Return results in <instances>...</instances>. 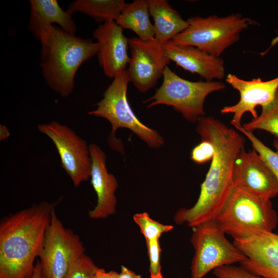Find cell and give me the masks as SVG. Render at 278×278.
Wrapping results in <instances>:
<instances>
[{"mask_svg": "<svg viewBox=\"0 0 278 278\" xmlns=\"http://www.w3.org/2000/svg\"><path fill=\"white\" fill-rule=\"evenodd\" d=\"M197 122V133L213 144L215 153L196 202L180 208L173 217L176 224L191 228L215 220L221 211L234 188V165L245 143L237 131L214 117L204 116Z\"/></svg>", "mask_w": 278, "mask_h": 278, "instance_id": "obj_1", "label": "cell"}, {"mask_svg": "<svg viewBox=\"0 0 278 278\" xmlns=\"http://www.w3.org/2000/svg\"><path fill=\"white\" fill-rule=\"evenodd\" d=\"M42 201L0 221V278H32L53 211L62 200Z\"/></svg>", "mask_w": 278, "mask_h": 278, "instance_id": "obj_2", "label": "cell"}, {"mask_svg": "<svg viewBox=\"0 0 278 278\" xmlns=\"http://www.w3.org/2000/svg\"><path fill=\"white\" fill-rule=\"evenodd\" d=\"M40 41V66L44 80L61 96H69L80 66L97 54V43L55 25L47 29Z\"/></svg>", "mask_w": 278, "mask_h": 278, "instance_id": "obj_3", "label": "cell"}, {"mask_svg": "<svg viewBox=\"0 0 278 278\" xmlns=\"http://www.w3.org/2000/svg\"><path fill=\"white\" fill-rule=\"evenodd\" d=\"M130 82L126 71L116 75L98 102L96 108L88 112L89 115L107 119L112 126L108 137L110 147L121 153L124 147L115 136L119 128H127L132 131L149 147L159 148L164 144L163 137L155 130L141 121L133 112L128 100L127 87Z\"/></svg>", "mask_w": 278, "mask_h": 278, "instance_id": "obj_4", "label": "cell"}, {"mask_svg": "<svg viewBox=\"0 0 278 278\" xmlns=\"http://www.w3.org/2000/svg\"><path fill=\"white\" fill-rule=\"evenodd\" d=\"M215 220L234 239L250 232H273L278 216L271 199L234 187Z\"/></svg>", "mask_w": 278, "mask_h": 278, "instance_id": "obj_5", "label": "cell"}, {"mask_svg": "<svg viewBox=\"0 0 278 278\" xmlns=\"http://www.w3.org/2000/svg\"><path fill=\"white\" fill-rule=\"evenodd\" d=\"M163 80L154 94L143 101L147 108L164 105L171 106L187 120L198 121L204 116V103L210 94L224 90L225 84L217 81H191L176 74L168 66L163 74Z\"/></svg>", "mask_w": 278, "mask_h": 278, "instance_id": "obj_6", "label": "cell"}, {"mask_svg": "<svg viewBox=\"0 0 278 278\" xmlns=\"http://www.w3.org/2000/svg\"><path fill=\"white\" fill-rule=\"evenodd\" d=\"M188 26L172 40L178 44L195 46L216 57L239 39L240 33L254 24L240 14L224 17L194 16L187 20Z\"/></svg>", "mask_w": 278, "mask_h": 278, "instance_id": "obj_7", "label": "cell"}, {"mask_svg": "<svg viewBox=\"0 0 278 278\" xmlns=\"http://www.w3.org/2000/svg\"><path fill=\"white\" fill-rule=\"evenodd\" d=\"M190 242L194 249L191 278H203L212 270L245 261V254L226 238L215 220L193 228Z\"/></svg>", "mask_w": 278, "mask_h": 278, "instance_id": "obj_8", "label": "cell"}, {"mask_svg": "<svg viewBox=\"0 0 278 278\" xmlns=\"http://www.w3.org/2000/svg\"><path fill=\"white\" fill-rule=\"evenodd\" d=\"M84 253L80 237L63 225L54 210L39 256L41 278H65L73 261Z\"/></svg>", "mask_w": 278, "mask_h": 278, "instance_id": "obj_9", "label": "cell"}, {"mask_svg": "<svg viewBox=\"0 0 278 278\" xmlns=\"http://www.w3.org/2000/svg\"><path fill=\"white\" fill-rule=\"evenodd\" d=\"M39 132L53 142L61 164L75 187L90 178L92 161L89 145L73 130L56 120L38 126Z\"/></svg>", "mask_w": 278, "mask_h": 278, "instance_id": "obj_10", "label": "cell"}, {"mask_svg": "<svg viewBox=\"0 0 278 278\" xmlns=\"http://www.w3.org/2000/svg\"><path fill=\"white\" fill-rule=\"evenodd\" d=\"M128 43L131 57L126 71L130 82L145 93L156 85L170 60L163 45L154 39L145 41L133 38Z\"/></svg>", "mask_w": 278, "mask_h": 278, "instance_id": "obj_11", "label": "cell"}, {"mask_svg": "<svg viewBox=\"0 0 278 278\" xmlns=\"http://www.w3.org/2000/svg\"><path fill=\"white\" fill-rule=\"evenodd\" d=\"M246 256L241 266L263 278H278V234L253 231L233 239Z\"/></svg>", "mask_w": 278, "mask_h": 278, "instance_id": "obj_12", "label": "cell"}, {"mask_svg": "<svg viewBox=\"0 0 278 278\" xmlns=\"http://www.w3.org/2000/svg\"><path fill=\"white\" fill-rule=\"evenodd\" d=\"M234 187L269 199L278 195V181L269 166L254 150L244 148L237 157L233 171Z\"/></svg>", "mask_w": 278, "mask_h": 278, "instance_id": "obj_13", "label": "cell"}, {"mask_svg": "<svg viewBox=\"0 0 278 278\" xmlns=\"http://www.w3.org/2000/svg\"><path fill=\"white\" fill-rule=\"evenodd\" d=\"M225 80L240 94L237 103L224 107L220 111L222 114H233L231 123L234 126L241 125L242 117L246 112L250 113L253 118H256V107H263L272 102L278 90V77L267 81H263L260 78L245 80L229 74Z\"/></svg>", "mask_w": 278, "mask_h": 278, "instance_id": "obj_14", "label": "cell"}, {"mask_svg": "<svg viewBox=\"0 0 278 278\" xmlns=\"http://www.w3.org/2000/svg\"><path fill=\"white\" fill-rule=\"evenodd\" d=\"M98 45L97 55L105 75L114 78L125 71L130 57L128 53V39L123 29L114 21L99 25L93 32Z\"/></svg>", "mask_w": 278, "mask_h": 278, "instance_id": "obj_15", "label": "cell"}, {"mask_svg": "<svg viewBox=\"0 0 278 278\" xmlns=\"http://www.w3.org/2000/svg\"><path fill=\"white\" fill-rule=\"evenodd\" d=\"M89 150L92 161L91 182L96 194L97 203L94 208L89 211V216L93 219H104L115 213V192L118 182L115 177L107 170L104 151L94 143L89 145Z\"/></svg>", "mask_w": 278, "mask_h": 278, "instance_id": "obj_16", "label": "cell"}, {"mask_svg": "<svg viewBox=\"0 0 278 278\" xmlns=\"http://www.w3.org/2000/svg\"><path fill=\"white\" fill-rule=\"evenodd\" d=\"M170 59L183 69L197 74L206 81L221 80L225 77L223 60L193 46L184 45L172 40L163 45Z\"/></svg>", "mask_w": 278, "mask_h": 278, "instance_id": "obj_17", "label": "cell"}, {"mask_svg": "<svg viewBox=\"0 0 278 278\" xmlns=\"http://www.w3.org/2000/svg\"><path fill=\"white\" fill-rule=\"evenodd\" d=\"M28 28L33 36L40 40L50 26L57 24L63 30L75 34L77 27L72 13L64 10L56 0H30Z\"/></svg>", "mask_w": 278, "mask_h": 278, "instance_id": "obj_18", "label": "cell"}, {"mask_svg": "<svg viewBox=\"0 0 278 278\" xmlns=\"http://www.w3.org/2000/svg\"><path fill=\"white\" fill-rule=\"evenodd\" d=\"M149 13L153 20L154 39L163 45L172 40L188 26L184 20L166 0H148Z\"/></svg>", "mask_w": 278, "mask_h": 278, "instance_id": "obj_19", "label": "cell"}, {"mask_svg": "<svg viewBox=\"0 0 278 278\" xmlns=\"http://www.w3.org/2000/svg\"><path fill=\"white\" fill-rule=\"evenodd\" d=\"M149 15L148 0H135L127 4L116 22L123 29L134 31L140 39L151 40L154 39V30Z\"/></svg>", "mask_w": 278, "mask_h": 278, "instance_id": "obj_20", "label": "cell"}, {"mask_svg": "<svg viewBox=\"0 0 278 278\" xmlns=\"http://www.w3.org/2000/svg\"><path fill=\"white\" fill-rule=\"evenodd\" d=\"M128 3L124 0H76L72 2L67 10L73 13L86 14L98 23L116 21Z\"/></svg>", "mask_w": 278, "mask_h": 278, "instance_id": "obj_21", "label": "cell"}, {"mask_svg": "<svg viewBox=\"0 0 278 278\" xmlns=\"http://www.w3.org/2000/svg\"><path fill=\"white\" fill-rule=\"evenodd\" d=\"M242 127L251 132L257 130L265 131L278 137V90L273 101L262 107L260 115L244 124Z\"/></svg>", "mask_w": 278, "mask_h": 278, "instance_id": "obj_22", "label": "cell"}, {"mask_svg": "<svg viewBox=\"0 0 278 278\" xmlns=\"http://www.w3.org/2000/svg\"><path fill=\"white\" fill-rule=\"evenodd\" d=\"M238 131L244 134L250 141L254 150L263 159L276 177L278 181V140H274V151L266 146L257 138L253 132L245 129L241 125L234 126Z\"/></svg>", "mask_w": 278, "mask_h": 278, "instance_id": "obj_23", "label": "cell"}, {"mask_svg": "<svg viewBox=\"0 0 278 278\" xmlns=\"http://www.w3.org/2000/svg\"><path fill=\"white\" fill-rule=\"evenodd\" d=\"M133 219L146 241L160 239L163 233L173 229L171 225L164 224L152 219L146 212L136 213L133 215Z\"/></svg>", "mask_w": 278, "mask_h": 278, "instance_id": "obj_24", "label": "cell"}, {"mask_svg": "<svg viewBox=\"0 0 278 278\" xmlns=\"http://www.w3.org/2000/svg\"><path fill=\"white\" fill-rule=\"evenodd\" d=\"M97 267L84 253L73 261L65 278H94Z\"/></svg>", "mask_w": 278, "mask_h": 278, "instance_id": "obj_25", "label": "cell"}, {"mask_svg": "<svg viewBox=\"0 0 278 278\" xmlns=\"http://www.w3.org/2000/svg\"><path fill=\"white\" fill-rule=\"evenodd\" d=\"M149 260V272L150 278H163L161 265V248L159 239L146 240Z\"/></svg>", "mask_w": 278, "mask_h": 278, "instance_id": "obj_26", "label": "cell"}, {"mask_svg": "<svg viewBox=\"0 0 278 278\" xmlns=\"http://www.w3.org/2000/svg\"><path fill=\"white\" fill-rule=\"evenodd\" d=\"M217 278H263L249 271L242 266L232 265L218 267L213 271Z\"/></svg>", "mask_w": 278, "mask_h": 278, "instance_id": "obj_27", "label": "cell"}, {"mask_svg": "<svg viewBox=\"0 0 278 278\" xmlns=\"http://www.w3.org/2000/svg\"><path fill=\"white\" fill-rule=\"evenodd\" d=\"M214 153L213 144L209 141L201 140L192 150L190 158L195 163L202 164L211 161Z\"/></svg>", "mask_w": 278, "mask_h": 278, "instance_id": "obj_28", "label": "cell"}, {"mask_svg": "<svg viewBox=\"0 0 278 278\" xmlns=\"http://www.w3.org/2000/svg\"><path fill=\"white\" fill-rule=\"evenodd\" d=\"M119 273L115 271H106L103 268L97 267L94 278H118Z\"/></svg>", "mask_w": 278, "mask_h": 278, "instance_id": "obj_29", "label": "cell"}, {"mask_svg": "<svg viewBox=\"0 0 278 278\" xmlns=\"http://www.w3.org/2000/svg\"><path fill=\"white\" fill-rule=\"evenodd\" d=\"M118 278H142L141 275L136 274L131 270L122 265L120 272L119 273Z\"/></svg>", "mask_w": 278, "mask_h": 278, "instance_id": "obj_30", "label": "cell"}, {"mask_svg": "<svg viewBox=\"0 0 278 278\" xmlns=\"http://www.w3.org/2000/svg\"><path fill=\"white\" fill-rule=\"evenodd\" d=\"M8 128L4 125H0V140L3 141L10 136Z\"/></svg>", "mask_w": 278, "mask_h": 278, "instance_id": "obj_31", "label": "cell"}, {"mask_svg": "<svg viewBox=\"0 0 278 278\" xmlns=\"http://www.w3.org/2000/svg\"><path fill=\"white\" fill-rule=\"evenodd\" d=\"M32 278H41V268L39 259L36 262L34 271Z\"/></svg>", "mask_w": 278, "mask_h": 278, "instance_id": "obj_32", "label": "cell"}]
</instances>
